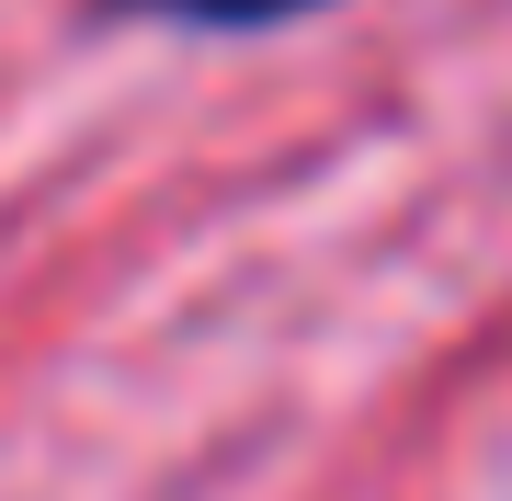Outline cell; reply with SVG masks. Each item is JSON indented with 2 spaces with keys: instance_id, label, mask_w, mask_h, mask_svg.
Listing matches in <instances>:
<instances>
[{
  "instance_id": "1",
  "label": "cell",
  "mask_w": 512,
  "mask_h": 501,
  "mask_svg": "<svg viewBox=\"0 0 512 501\" xmlns=\"http://www.w3.org/2000/svg\"><path fill=\"white\" fill-rule=\"evenodd\" d=\"M114 12H160V23H194V35H251V23L319 12V0H114Z\"/></svg>"
}]
</instances>
